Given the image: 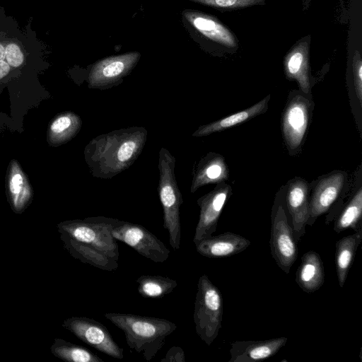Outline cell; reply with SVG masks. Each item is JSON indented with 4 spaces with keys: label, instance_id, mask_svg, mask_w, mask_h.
I'll use <instances>...</instances> for the list:
<instances>
[{
    "label": "cell",
    "instance_id": "cell-33",
    "mask_svg": "<svg viewBox=\"0 0 362 362\" xmlns=\"http://www.w3.org/2000/svg\"><path fill=\"white\" fill-rule=\"evenodd\" d=\"M311 1L312 0H303L304 8H307Z\"/></svg>",
    "mask_w": 362,
    "mask_h": 362
},
{
    "label": "cell",
    "instance_id": "cell-16",
    "mask_svg": "<svg viewBox=\"0 0 362 362\" xmlns=\"http://www.w3.org/2000/svg\"><path fill=\"white\" fill-rule=\"evenodd\" d=\"M288 339L278 337L264 340L235 341L229 351V362H256L269 358L285 346Z\"/></svg>",
    "mask_w": 362,
    "mask_h": 362
},
{
    "label": "cell",
    "instance_id": "cell-4",
    "mask_svg": "<svg viewBox=\"0 0 362 362\" xmlns=\"http://www.w3.org/2000/svg\"><path fill=\"white\" fill-rule=\"evenodd\" d=\"M175 156L167 148H160L158 153V193L163 212V228L168 233L171 247L177 250L180 248V208L183 199L175 178Z\"/></svg>",
    "mask_w": 362,
    "mask_h": 362
},
{
    "label": "cell",
    "instance_id": "cell-19",
    "mask_svg": "<svg viewBox=\"0 0 362 362\" xmlns=\"http://www.w3.org/2000/svg\"><path fill=\"white\" fill-rule=\"evenodd\" d=\"M324 281V264L320 255L312 250L303 254L296 273L298 286L303 291L312 293L319 290Z\"/></svg>",
    "mask_w": 362,
    "mask_h": 362
},
{
    "label": "cell",
    "instance_id": "cell-13",
    "mask_svg": "<svg viewBox=\"0 0 362 362\" xmlns=\"http://www.w3.org/2000/svg\"><path fill=\"white\" fill-rule=\"evenodd\" d=\"M310 35L298 40L284 58V68L287 79L296 81L299 90L309 100H313V79L309 63Z\"/></svg>",
    "mask_w": 362,
    "mask_h": 362
},
{
    "label": "cell",
    "instance_id": "cell-5",
    "mask_svg": "<svg viewBox=\"0 0 362 362\" xmlns=\"http://www.w3.org/2000/svg\"><path fill=\"white\" fill-rule=\"evenodd\" d=\"M223 304L221 291L202 274L197 284L194 309L195 330L199 338L210 346L221 328Z\"/></svg>",
    "mask_w": 362,
    "mask_h": 362
},
{
    "label": "cell",
    "instance_id": "cell-32",
    "mask_svg": "<svg viewBox=\"0 0 362 362\" xmlns=\"http://www.w3.org/2000/svg\"><path fill=\"white\" fill-rule=\"evenodd\" d=\"M6 57V50L4 47L0 44V61H3Z\"/></svg>",
    "mask_w": 362,
    "mask_h": 362
},
{
    "label": "cell",
    "instance_id": "cell-3",
    "mask_svg": "<svg viewBox=\"0 0 362 362\" xmlns=\"http://www.w3.org/2000/svg\"><path fill=\"white\" fill-rule=\"evenodd\" d=\"M105 317L124 332L129 348L143 353L146 361L156 356L166 337L177 329L173 322L159 317L119 313H105Z\"/></svg>",
    "mask_w": 362,
    "mask_h": 362
},
{
    "label": "cell",
    "instance_id": "cell-2",
    "mask_svg": "<svg viewBox=\"0 0 362 362\" xmlns=\"http://www.w3.org/2000/svg\"><path fill=\"white\" fill-rule=\"evenodd\" d=\"M148 132L143 127L121 128L93 138L84 149L91 175L111 179L131 167L141 153Z\"/></svg>",
    "mask_w": 362,
    "mask_h": 362
},
{
    "label": "cell",
    "instance_id": "cell-28",
    "mask_svg": "<svg viewBox=\"0 0 362 362\" xmlns=\"http://www.w3.org/2000/svg\"><path fill=\"white\" fill-rule=\"evenodd\" d=\"M207 6L223 9L243 8L264 4L266 0H191Z\"/></svg>",
    "mask_w": 362,
    "mask_h": 362
},
{
    "label": "cell",
    "instance_id": "cell-11",
    "mask_svg": "<svg viewBox=\"0 0 362 362\" xmlns=\"http://www.w3.org/2000/svg\"><path fill=\"white\" fill-rule=\"evenodd\" d=\"M140 58L139 52L110 57L96 62L88 76V86L105 90L121 83L134 68Z\"/></svg>",
    "mask_w": 362,
    "mask_h": 362
},
{
    "label": "cell",
    "instance_id": "cell-29",
    "mask_svg": "<svg viewBox=\"0 0 362 362\" xmlns=\"http://www.w3.org/2000/svg\"><path fill=\"white\" fill-rule=\"evenodd\" d=\"M6 58L7 63L13 67H18L23 62V55L19 47L15 44H10L6 47Z\"/></svg>",
    "mask_w": 362,
    "mask_h": 362
},
{
    "label": "cell",
    "instance_id": "cell-31",
    "mask_svg": "<svg viewBox=\"0 0 362 362\" xmlns=\"http://www.w3.org/2000/svg\"><path fill=\"white\" fill-rule=\"evenodd\" d=\"M10 65L4 60L0 61V79L6 76L10 70Z\"/></svg>",
    "mask_w": 362,
    "mask_h": 362
},
{
    "label": "cell",
    "instance_id": "cell-21",
    "mask_svg": "<svg viewBox=\"0 0 362 362\" xmlns=\"http://www.w3.org/2000/svg\"><path fill=\"white\" fill-rule=\"evenodd\" d=\"M362 241V230L354 232L336 242L335 266L339 285L343 288L356 251Z\"/></svg>",
    "mask_w": 362,
    "mask_h": 362
},
{
    "label": "cell",
    "instance_id": "cell-10",
    "mask_svg": "<svg viewBox=\"0 0 362 362\" xmlns=\"http://www.w3.org/2000/svg\"><path fill=\"white\" fill-rule=\"evenodd\" d=\"M62 326L98 351L114 358H123V349L118 346L101 322L88 317L74 316L65 319Z\"/></svg>",
    "mask_w": 362,
    "mask_h": 362
},
{
    "label": "cell",
    "instance_id": "cell-17",
    "mask_svg": "<svg viewBox=\"0 0 362 362\" xmlns=\"http://www.w3.org/2000/svg\"><path fill=\"white\" fill-rule=\"evenodd\" d=\"M251 242L245 237L225 232L218 235L210 236L196 243V250L201 255L209 258H221L233 256L245 249Z\"/></svg>",
    "mask_w": 362,
    "mask_h": 362
},
{
    "label": "cell",
    "instance_id": "cell-26",
    "mask_svg": "<svg viewBox=\"0 0 362 362\" xmlns=\"http://www.w3.org/2000/svg\"><path fill=\"white\" fill-rule=\"evenodd\" d=\"M347 83L349 94L352 107L355 105L353 112L358 107L361 112L362 108V59L361 52L355 50L349 59L347 74ZM358 111V110H357Z\"/></svg>",
    "mask_w": 362,
    "mask_h": 362
},
{
    "label": "cell",
    "instance_id": "cell-22",
    "mask_svg": "<svg viewBox=\"0 0 362 362\" xmlns=\"http://www.w3.org/2000/svg\"><path fill=\"white\" fill-rule=\"evenodd\" d=\"M333 229L339 233L347 229L354 232L362 230V187H359L343 205L334 219Z\"/></svg>",
    "mask_w": 362,
    "mask_h": 362
},
{
    "label": "cell",
    "instance_id": "cell-1",
    "mask_svg": "<svg viewBox=\"0 0 362 362\" xmlns=\"http://www.w3.org/2000/svg\"><path fill=\"white\" fill-rule=\"evenodd\" d=\"M121 220L99 216L64 221L57 224L64 249L76 259L103 271L118 268L119 247L112 234Z\"/></svg>",
    "mask_w": 362,
    "mask_h": 362
},
{
    "label": "cell",
    "instance_id": "cell-9",
    "mask_svg": "<svg viewBox=\"0 0 362 362\" xmlns=\"http://www.w3.org/2000/svg\"><path fill=\"white\" fill-rule=\"evenodd\" d=\"M112 234L117 240L153 262H164L170 253L160 240L140 224L121 221L112 228Z\"/></svg>",
    "mask_w": 362,
    "mask_h": 362
},
{
    "label": "cell",
    "instance_id": "cell-6",
    "mask_svg": "<svg viewBox=\"0 0 362 362\" xmlns=\"http://www.w3.org/2000/svg\"><path fill=\"white\" fill-rule=\"evenodd\" d=\"M348 189V175L342 170H334L319 177L313 182L309 197V218L312 226L320 216L327 214L325 223L329 224L344 205Z\"/></svg>",
    "mask_w": 362,
    "mask_h": 362
},
{
    "label": "cell",
    "instance_id": "cell-8",
    "mask_svg": "<svg viewBox=\"0 0 362 362\" xmlns=\"http://www.w3.org/2000/svg\"><path fill=\"white\" fill-rule=\"evenodd\" d=\"M271 254L278 267L286 274L298 257L297 242L282 204L274 208L270 232Z\"/></svg>",
    "mask_w": 362,
    "mask_h": 362
},
{
    "label": "cell",
    "instance_id": "cell-7",
    "mask_svg": "<svg viewBox=\"0 0 362 362\" xmlns=\"http://www.w3.org/2000/svg\"><path fill=\"white\" fill-rule=\"evenodd\" d=\"M314 103L300 90H293L281 116V132L290 156L297 155L304 144L311 122Z\"/></svg>",
    "mask_w": 362,
    "mask_h": 362
},
{
    "label": "cell",
    "instance_id": "cell-25",
    "mask_svg": "<svg viewBox=\"0 0 362 362\" xmlns=\"http://www.w3.org/2000/svg\"><path fill=\"white\" fill-rule=\"evenodd\" d=\"M139 294L146 298H161L177 286V281L160 275H141L136 279Z\"/></svg>",
    "mask_w": 362,
    "mask_h": 362
},
{
    "label": "cell",
    "instance_id": "cell-30",
    "mask_svg": "<svg viewBox=\"0 0 362 362\" xmlns=\"http://www.w3.org/2000/svg\"><path fill=\"white\" fill-rule=\"evenodd\" d=\"M185 356L180 346H173L169 349L161 362H185Z\"/></svg>",
    "mask_w": 362,
    "mask_h": 362
},
{
    "label": "cell",
    "instance_id": "cell-12",
    "mask_svg": "<svg viewBox=\"0 0 362 362\" xmlns=\"http://www.w3.org/2000/svg\"><path fill=\"white\" fill-rule=\"evenodd\" d=\"M231 194V187L222 182L217 183L211 191L197 199L200 211L193 238L194 244L211 236L216 230L223 209Z\"/></svg>",
    "mask_w": 362,
    "mask_h": 362
},
{
    "label": "cell",
    "instance_id": "cell-15",
    "mask_svg": "<svg viewBox=\"0 0 362 362\" xmlns=\"http://www.w3.org/2000/svg\"><path fill=\"white\" fill-rule=\"evenodd\" d=\"M185 18L200 34L212 41L223 52L233 54L238 49L234 34L216 18L199 12L187 11Z\"/></svg>",
    "mask_w": 362,
    "mask_h": 362
},
{
    "label": "cell",
    "instance_id": "cell-14",
    "mask_svg": "<svg viewBox=\"0 0 362 362\" xmlns=\"http://www.w3.org/2000/svg\"><path fill=\"white\" fill-rule=\"evenodd\" d=\"M309 191L308 182L302 177H295L287 184L286 204L297 243L305 235L309 218Z\"/></svg>",
    "mask_w": 362,
    "mask_h": 362
},
{
    "label": "cell",
    "instance_id": "cell-18",
    "mask_svg": "<svg viewBox=\"0 0 362 362\" xmlns=\"http://www.w3.org/2000/svg\"><path fill=\"white\" fill-rule=\"evenodd\" d=\"M228 176L224 157L220 153L209 152L194 168L190 192L194 193L204 185L225 182Z\"/></svg>",
    "mask_w": 362,
    "mask_h": 362
},
{
    "label": "cell",
    "instance_id": "cell-23",
    "mask_svg": "<svg viewBox=\"0 0 362 362\" xmlns=\"http://www.w3.org/2000/svg\"><path fill=\"white\" fill-rule=\"evenodd\" d=\"M82 121L80 117L72 112H66L52 121L49 129V136L52 144L60 145L73 139L80 131Z\"/></svg>",
    "mask_w": 362,
    "mask_h": 362
},
{
    "label": "cell",
    "instance_id": "cell-27",
    "mask_svg": "<svg viewBox=\"0 0 362 362\" xmlns=\"http://www.w3.org/2000/svg\"><path fill=\"white\" fill-rule=\"evenodd\" d=\"M24 177L21 172L11 174L8 181V199L13 211L21 214L31 202L32 194L28 187H24Z\"/></svg>",
    "mask_w": 362,
    "mask_h": 362
},
{
    "label": "cell",
    "instance_id": "cell-24",
    "mask_svg": "<svg viewBox=\"0 0 362 362\" xmlns=\"http://www.w3.org/2000/svg\"><path fill=\"white\" fill-rule=\"evenodd\" d=\"M50 351L55 357L67 362H104L90 350L60 338L54 339Z\"/></svg>",
    "mask_w": 362,
    "mask_h": 362
},
{
    "label": "cell",
    "instance_id": "cell-20",
    "mask_svg": "<svg viewBox=\"0 0 362 362\" xmlns=\"http://www.w3.org/2000/svg\"><path fill=\"white\" fill-rule=\"evenodd\" d=\"M270 95L252 106L235 112L218 120L202 125L192 134V136L202 137L219 132L235 125L245 122L252 118L265 112L268 109Z\"/></svg>",
    "mask_w": 362,
    "mask_h": 362
}]
</instances>
